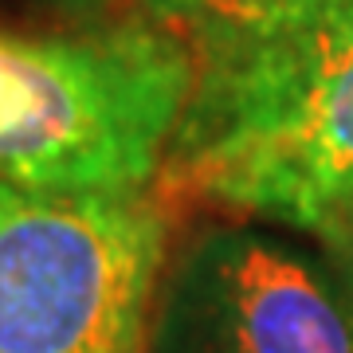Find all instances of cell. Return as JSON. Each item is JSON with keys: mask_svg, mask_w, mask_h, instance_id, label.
Returning a JSON list of instances; mask_svg holds the SVG:
<instances>
[{"mask_svg": "<svg viewBox=\"0 0 353 353\" xmlns=\"http://www.w3.org/2000/svg\"><path fill=\"white\" fill-rule=\"evenodd\" d=\"M161 181L306 236L353 208V0L267 48L196 63Z\"/></svg>", "mask_w": 353, "mask_h": 353, "instance_id": "6da1fadb", "label": "cell"}, {"mask_svg": "<svg viewBox=\"0 0 353 353\" xmlns=\"http://www.w3.org/2000/svg\"><path fill=\"white\" fill-rule=\"evenodd\" d=\"M196 55L153 20L0 24V181L138 196L161 181Z\"/></svg>", "mask_w": 353, "mask_h": 353, "instance_id": "7a4b0ae2", "label": "cell"}, {"mask_svg": "<svg viewBox=\"0 0 353 353\" xmlns=\"http://www.w3.org/2000/svg\"><path fill=\"white\" fill-rule=\"evenodd\" d=\"M173 252L150 192H36L0 181V353H141Z\"/></svg>", "mask_w": 353, "mask_h": 353, "instance_id": "3957f363", "label": "cell"}, {"mask_svg": "<svg viewBox=\"0 0 353 353\" xmlns=\"http://www.w3.org/2000/svg\"><path fill=\"white\" fill-rule=\"evenodd\" d=\"M141 353H353V310L322 252L220 220L173 243Z\"/></svg>", "mask_w": 353, "mask_h": 353, "instance_id": "277c9868", "label": "cell"}, {"mask_svg": "<svg viewBox=\"0 0 353 353\" xmlns=\"http://www.w3.org/2000/svg\"><path fill=\"white\" fill-rule=\"evenodd\" d=\"M138 4L145 20L173 32L196 55V63H216L299 32L338 0H138Z\"/></svg>", "mask_w": 353, "mask_h": 353, "instance_id": "5b68a950", "label": "cell"}, {"mask_svg": "<svg viewBox=\"0 0 353 353\" xmlns=\"http://www.w3.org/2000/svg\"><path fill=\"white\" fill-rule=\"evenodd\" d=\"M314 240H318V252L330 263L334 279L341 283L345 299H350V310H353V208L330 216L326 224L314 232Z\"/></svg>", "mask_w": 353, "mask_h": 353, "instance_id": "8992f818", "label": "cell"}, {"mask_svg": "<svg viewBox=\"0 0 353 353\" xmlns=\"http://www.w3.org/2000/svg\"><path fill=\"white\" fill-rule=\"evenodd\" d=\"M55 4L75 8V12H99V8H106V4H110V0H55Z\"/></svg>", "mask_w": 353, "mask_h": 353, "instance_id": "52a82bcc", "label": "cell"}]
</instances>
